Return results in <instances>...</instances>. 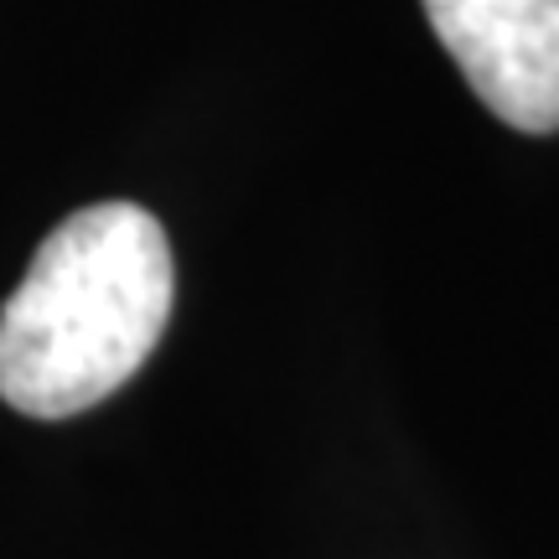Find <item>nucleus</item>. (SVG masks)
Listing matches in <instances>:
<instances>
[{"mask_svg": "<svg viewBox=\"0 0 559 559\" xmlns=\"http://www.w3.org/2000/svg\"><path fill=\"white\" fill-rule=\"evenodd\" d=\"M171 290L166 228L140 202L62 218L0 311V400L32 419L94 409L156 353Z\"/></svg>", "mask_w": 559, "mask_h": 559, "instance_id": "f257e3e1", "label": "nucleus"}, {"mask_svg": "<svg viewBox=\"0 0 559 559\" xmlns=\"http://www.w3.org/2000/svg\"><path fill=\"white\" fill-rule=\"evenodd\" d=\"M440 47L456 58L502 124L559 130V0H419Z\"/></svg>", "mask_w": 559, "mask_h": 559, "instance_id": "f03ea898", "label": "nucleus"}]
</instances>
